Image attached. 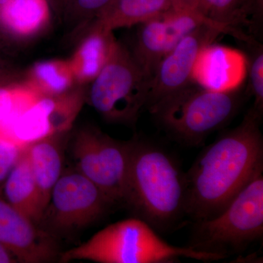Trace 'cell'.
Returning <instances> with one entry per match:
<instances>
[{"label": "cell", "instance_id": "e0dca14e", "mask_svg": "<svg viewBox=\"0 0 263 263\" xmlns=\"http://www.w3.org/2000/svg\"><path fill=\"white\" fill-rule=\"evenodd\" d=\"M2 197L37 226L41 217L39 193L25 148L5 181Z\"/></svg>", "mask_w": 263, "mask_h": 263}, {"label": "cell", "instance_id": "9a60e30c", "mask_svg": "<svg viewBox=\"0 0 263 263\" xmlns=\"http://www.w3.org/2000/svg\"><path fill=\"white\" fill-rule=\"evenodd\" d=\"M65 134L41 138L25 145V151L39 193L41 216L52 190L63 174Z\"/></svg>", "mask_w": 263, "mask_h": 263}, {"label": "cell", "instance_id": "7c38bea8", "mask_svg": "<svg viewBox=\"0 0 263 263\" xmlns=\"http://www.w3.org/2000/svg\"><path fill=\"white\" fill-rule=\"evenodd\" d=\"M0 243L19 262L43 263L60 257L57 240L40 229L0 197Z\"/></svg>", "mask_w": 263, "mask_h": 263}, {"label": "cell", "instance_id": "ba28073f", "mask_svg": "<svg viewBox=\"0 0 263 263\" xmlns=\"http://www.w3.org/2000/svg\"><path fill=\"white\" fill-rule=\"evenodd\" d=\"M114 205L79 171L63 172L37 227L57 239L76 234L103 217Z\"/></svg>", "mask_w": 263, "mask_h": 263}, {"label": "cell", "instance_id": "d6986e66", "mask_svg": "<svg viewBox=\"0 0 263 263\" xmlns=\"http://www.w3.org/2000/svg\"><path fill=\"white\" fill-rule=\"evenodd\" d=\"M23 82L37 96H59L79 86L69 59L36 62L25 72Z\"/></svg>", "mask_w": 263, "mask_h": 263}, {"label": "cell", "instance_id": "277c9868", "mask_svg": "<svg viewBox=\"0 0 263 263\" xmlns=\"http://www.w3.org/2000/svg\"><path fill=\"white\" fill-rule=\"evenodd\" d=\"M242 103L238 88L215 91L191 83L148 109L165 130L183 145L197 146L228 124Z\"/></svg>", "mask_w": 263, "mask_h": 263}, {"label": "cell", "instance_id": "5bb4252c", "mask_svg": "<svg viewBox=\"0 0 263 263\" xmlns=\"http://www.w3.org/2000/svg\"><path fill=\"white\" fill-rule=\"evenodd\" d=\"M113 31L98 26H86L82 37L69 59L76 84L87 86L106 65L117 47Z\"/></svg>", "mask_w": 263, "mask_h": 263}, {"label": "cell", "instance_id": "9c48e42d", "mask_svg": "<svg viewBox=\"0 0 263 263\" xmlns=\"http://www.w3.org/2000/svg\"><path fill=\"white\" fill-rule=\"evenodd\" d=\"M221 34H230L240 41L248 37L240 29L217 24H205L190 33L162 59L150 81L146 108L193 83L195 65L204 48Z\"/></svg>", "mask_w": 263, "mask_h": 263}, {"label": "cell", "instance_id": "4316f807", "mask_svg": "<svg viewBox=\"0 0 263 263\" xmlns=\"http://www.w3.org/2000/svg\"><path fill=\"white\" fill-rule=\"evenodd\" d=\"M5 0H0V10H1L2 7L4 5Z\"/></svg>", "mask_w": 263, "mask_h": 263}, {"label": "cell", "instance_id": "484cf974", "mask_svg": "<svg viewBox=\"0 0 263 263\" xmlns=\"http://www.w3.org/2000/svg\"><path fill=\"white\" fill-rule=\"evenodd\" d=\"M20 262L18 258L6 248L4 245L0 243V263H17Z\"/></svg>", "mask_w": 263, "mask_h": 263}, {"label": "cell", "instance_id": "8992f818", "mask_svg": "<svg viewBox=\"0 0 263 263\" xmlns=\"http://www.w3.org/2000/svg\"><path fill=\"white\" fill-rule=\"evenodd\" d=\"M262 173L254 175L217 215L196 221L190 247L228 257L262 238Z\"/></svg>", "mask_w": 263, "mask_h": 263}, {"label": "cell", "instance_id": "6da1fadb", "mask_svg": "<svg viewBox=\"0 0 263 263\" xmlns=\"http://www.w3.org/2000/svg\"><path fill=\"white\" fill-rule=\"evenodd\" d=\"M262 114L251 108L236 127L204 148L185 173V214L195 221L219 214L263 170Z\"/></svg>", "mask_w": 263, "mask_h": 263}, {"label": "cell", "instance_id": "3957f363", "mask_svg": "<svg viewBox=\"0 0 263 263\" xmlns=\"http://www.w3.org/2000/svg\"><path fill=\"white\" fill-rule=\"evenodd\" d=\"M224 254L170 245L146 221L132 217L99 230L82 245L61 252L60 262L87 260L98 263H168L180 258L211 262Z\"/></svg>", "mask_w": 263, "mask_h": 263}, {"label": "cell", "instance_id": "52a82bcc", "mask_svg": "<svg viewBox=\"0 0 263 263\" xmlns=\"http://www.w3.org/2000/svg\"><path fill=\"white\" fill-rule=\"evenodd\" d=\"M133 140L118 141L95 127L76 132L71 152L76 170L95 183L114 205H127Z\"/></svg>", "mask_w": 263, "mask_h": 263}, {"label": "cell", "instance_id": "d4e9b609", "mask_svg": "<svg viewBox=\"0 0 263 263\" xmlns=\"http://www.w3.org/2000/svg\"><path fill=\"white\" fill-rule=\"evenodd\" d=\"M200 0H172L173 6L198 12ZM199 13V12H198Z\"/></svg>", "mask_w": 263, "mask_h": 263}, {"label": "cell", "instance_id": "ac0fdd59", "mask_svg": "<svg viewBox=\"0 0 263 263\" xmlns=\"http://www.w3.org/2000/svg\"><path fill=\"white\" fill-rule=\"evenodd\" d=\"M172 6V0H114L88 25L92 24L114 32L143 23Z\"/></svg>", "mask_w": 263, "mask_h": 263}, {"label": "cell", "instance_id": "5b68a950", "mask_svg": "<svg viewBox=\"0 0 263 263\" xmlns=\"http://www.w3.org/2000/svg\"><path fill=\"white\" fill-rule=\"evenodd\" d=\"M151 79L127 48L118 42L113 54L86 86V103L105 121L133 124L146 108Z\"/></svg>", "mask_w": 263, "mask_h": 263}, {"label": "cell", "instance_id": "603a6c76", "mask_svg": "<svg viewBox=\"0 0 263 263\" xmlns=\"http://www.w3.org/2000/svg\"><path fill=\"white\" fill-rule=\"evenodd\" d=\"M36 96L24 82L0 85V123L11 117L24 102Z\"/></svg>", "mask_w": 263, "mask_h": 263}, {"label": "cell", "instance_id": "7a4b0ae2", "mask_svg": "<svg viewBox=\"0 0 263 263\" xmlns=\"http://www.w3.org/2000/svg\"><path fill=\"white\" fill-rule=\"evenodd\" d=\"M133 140L127 206L154 229L164 231L186 215L185 174L163 148Z\"/></svg>", "mask_w": 263, "mask_h": 263}, {"label": "cell", "instance_id": "44dd1931", "mask_svg": "<svg viewBox=\"0 0 263 263\" xmlns=\"http://www.w3.org/2000/svg\"><path fill=\"white\" fill-rule=\"evenodd\" d=\"M249 50L248 62L249 91L254 98L252 108L263 114V48L255 37L246 41Z\"/></svg>", "mask_w": 263, "mask_h": 263}, {"label": "cell", "instance_id": "2e32d148", "mask_svg": "<svg viewBox=\"0 0 263 263\" xmlns=\"http://www.w3.org/2000/svg\"><path fill=\"white\" fill-rule=\"evenodd\" d=\"M51 19L48 0H5L0 29L17 41H27L46 29Z\"/></svg>", "mask_w": 263, "mask_h": 263}, {"label": "cell", "instance_id": "30bf717a", "mask_svg": "<svg viewBox=\"0 0 263 263\" xmlns=\"http://www.w3.org/2000/svg\"><path fill=\"white\" fill-rule=\"evenodd\" d=\"M205 24L220 25L195 10L172 6L162 14L138 24L133 55L152 79L162 59L183 37Z\"/></svg>", "mask_w": 263, "mask_h": 263}, {"label": "cell", "instance_id": "7402d4cb", "mask_svg": "<svg viewBox=\"0 0 263 263\" xmlns=\"http://www.w3.org/2000/svg\"><path fill=\"white\" fill-rule=\"evenodd\" d=\"M66 15L82 31L114 0H61Z\"/></svg>", "mask_w": 263, "mask_h": 263}, {"label": "cell", "instance_id": "ffe728a7", "mask_svg": "<svg viewBox=\"0 0 263 263\" xmlns=\"http://www.w3.org/2000/svg\"><path fill=\"white\" fill-rule=\"evenodd\" d=\"M198 12L228 28L250 27L253 18L252 0H200ZM241 30V29H240Z\"/></svg>", "mask_w": 263, "mask_h": 263}, {"label": "cell", "instance_id": "8fae6325", "mask_svg": "<svg viewBox=\"0 0 263 263\" xmlns=\"http://www.w3.org/2000/svg\"><path fill=\"white\" fill-rule=\"evenodd\" d=\"M85 97V86L59 96L34 97L15 118L13 135L25 146L46 137L68 133L86 103Z\"/></svg>", "mask_w": 263, "mask_h": 263}, {"label": "cell", "instance_id": "cb8c5ba5", "mask_svg": "<svg viewBox=\"0 0 263 263\" xmlns=\"http://www.w3.org/2000/svg\"><path fill=\"white\" fill-rule=\"evenodd\" d=\"M25 146L0 135V197L10 171L23 154Z\"/></svg>", "mask_w": 263, "mask_h": 263}, {"label": "cell", "instance_id": "4fadbf2b", "mask_svg": "<svg viewBox=\"0 0 263 263\" xmlns=\"http://www.w3.org/2000/svg\"><path fill=\"white\" fill-rule=\"evenodd\" d=\"M245 70L243 55L212 43L204 48L197 60L193 81L207 89L228 91L238 88Z\"/></svg>", "mask_w": 263, "mask_h": 263}]
</instances>
